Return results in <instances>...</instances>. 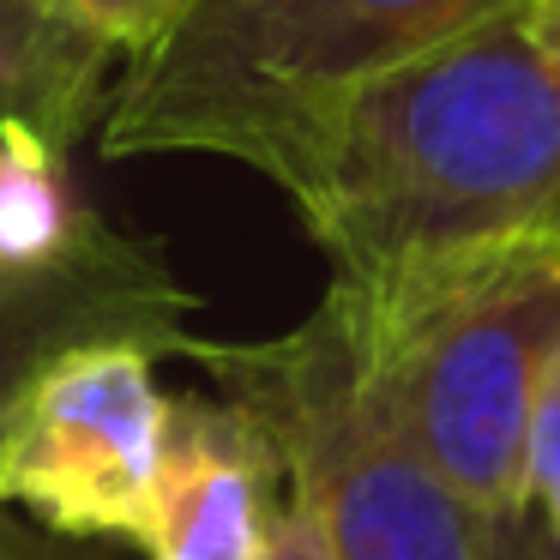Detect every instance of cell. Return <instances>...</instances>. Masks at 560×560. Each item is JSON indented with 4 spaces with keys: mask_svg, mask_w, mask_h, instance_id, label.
<instances>
[{
    "mask_svg": "<svg viewBox=\"0 0 560 560\" xmlns=\"http://www.w3.org/2000/svg\"><path fill=\"white\" fill-rule=\"evenodd\" d=\"M331 278L560 242V7L512 0L319 121L283 182Z\"/></svg>",
    "mask_w": 560,
    "mask_h": 560,
    "instance_id": "obj_1",
    "label": "cell"
},
{
    "mask_svg": "<svg viewBox=\"0 0 560 560\" xmlns=\"http://www.w3.org/2000/svg\"><path fill=\"white\" fill-rule=\"evenodd\" d=\"M500 7L512 0H194L103 97L97 151L230 158L283 187L343 97Z\"/></svg>",
    "mask_w": 560,
    "mask_h": 560,
    "instance_id": "obj_2",
    "label": "cell"
},
{
    "mask_svg": "<svg viewBox=\"0 0 560 560\" xmlns=\"http://www.w3.org/2000/svg\"><path fill=\"white\" fill-rule=\"evenodd\" d=\"M386 416L476 518L530 506V416L560 355V242H482L331 278Z\"/></svg>",
    "mask_w": 560,
    "mask_h": 560,
    "instance_id": "obj_3",
    "label": "cell"
},
{
    "mask_svg": "<svg viewBox=\"0 0 560 560\" xmlns=\"http://www.w3.org/2000/svg\"><path fill=\"white\" fill-rule=\"evenodd\" d=\"M194 362L266 428L283 482L314 506L338 560H488V518L374 398L331 290L283 338H199Z\"/></svg>",
    "mask_w": 560,
    "mask_h": 560,
    "instance_id": "obj_4",
    "label": "cell"
},
{
    "mask_svg": "<svg viewBox=\"0 0 560 560\" xmlns=\"http://www.w3.org/2000/svg\"><path fill=\"white\" fill-rule=\"evenodd\" d=\"M170 410L145 343H79L43 362L0 410V506L61 536L145 548L170 464Z\"/></svg>",
    "mask_w": 560,
    "mask_h": 560,
    "instance_id": "obj_5",
    "label": "cell"
},
{
    "mask_svg": "<svg viewBox=\"0 0 560 560\" xmlns=\"http://www.w3.org/2000/svg\"><path fill=\"white\" fill-rule=\"evenodd\" d=\"M199 295L170 271L158 242L97 223L55 271H0V410L61 350L145 343L151 355H194Z\"/></svg>",
    "mask_w": 560,
    "mask_h": 560,
    "instance_id": "obj_6",
    "label": "cell"
},
{
    "mask_svg": "<svg viewBox=\"0 0 560 560\" xmlns=\"http://www.w3.org/2000/svg\"><path fill=\"white\" fill-rule=\"evenodd\" d=\"M283 464L235 398H175L170 464L151 512V560H259Z\"/></svg>",
    "mask_w": 560,
    "mask_h": 560,
    "instance_id": "obj_7",
    "label": "cell"
},
{
    "mask_svg": "<svg viewBox=\"0 0 560 560\" xmlns=\"http://www.w3.org/2000/svg\"><path fill=\"white\" fill-rule=\"evenodd\" d=\"M109 55L73 31L61 0H0V127L31 121L73 151L97 133Z\"/></svg>",
    "mask_w": 560,
    "mask_h": 560,
    "instance_id": "obj_8",
    "label": "cell"
},
{
    "mask_svg": "<svg viewBox=\"0 0 560 560\" xmlns=\"http://www.w3.org/2000/svg\"><path fill=\"white\" fill-rule=\"evenodd\" d=\"M194 0H61L73 31H85L109 61H133L145 43H158Z\"/></svg>",
    "mask_w": 560,
    "mask_h": 560,
    "instance_id": "obj_9",
    "label": "cell"
},
{
    "mask_svg": "<svg viewBox=\"0 0 560 560\" xmlns=\"http://www.w3.org/2000/svg\"><path fill=\"white\" fill-rule=\"evenodd\" d=\"M530 512L560 536V355L548 362L530 416Z\"/></svg>",
    "mask_w": 560,
    "mask_h": 560,
    "instance_id": "obj_10",
    "label": "cell"
},
{
    "mask_svg": "<svg viewBox=\"0 0 560 560\" xmlns=\"http://www.w3.org/2000/svg\"><path fill=\"white\" fill-rule=\"evenodd\" d=\"M259 560H338L331 542H326V524L314 518V506H307L295 488L278 500V512H271V530H266Z\"/></svg>",
    "mask_w": 560,
    "mask_h": 560,
    "instance_id": "obj_11",
    "label": "cell"
},
{
    "mask_svg": "<svg viewBox=\"0 0 560 560\" xmlns=\"http://www.w3.org/2000/svg\"><path fill=\"white\" fill-rule=\"evenodd\" d=\"M488 560H560V536L530 506L488 524Z\"/></svg>",
    "mask_w": 560,
    "mask_h": 560,
    "instance_id": "obj_12",
    "label": "cell"
},
{
    "mask_svg": "<svg viewBox=\"0 0 560 560\" xmlns=\"http://www.w3.org/2000/svg\"><path fill=\"white\" fill-rule=\"evenodd\" d=\"M0 560H25V555H13V548H7V542H0Z\"/></svg>",
    "mask_w": 560,
    "mask_h": 560,
    "instance_id": "obj_13",
    "label": "cell"
},
{
    "mask_svg": "<svg viewBox=\"0 0 560 560\" xmlns=\"http://www.w3.org/2000/svg\"><path fill=\"white\" fill-rule=\"evenodd\" d=\"M555 7H560V0H555Z\"/></svg>",
    "mask_w": 560,
    "mask_h": 560,
    "instance_id": "obj_14",
    "label": "cell"
}]
</instances>
